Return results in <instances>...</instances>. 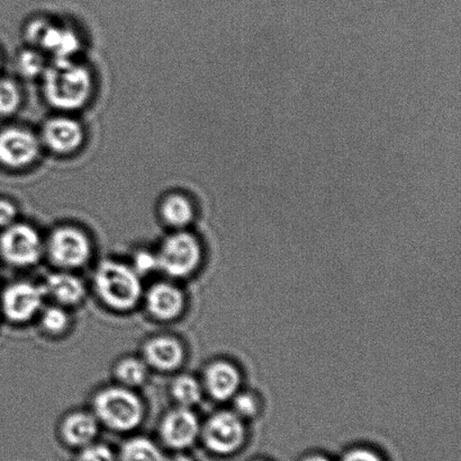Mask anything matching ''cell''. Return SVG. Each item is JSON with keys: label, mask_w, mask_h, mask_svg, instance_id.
I'll return each instance as SVG.
<instances>
[{"label": "cell", "mask_w": 461, "mask_h": 461, "mask_svg": "<svg viewBox=\"0 0 461 461\" xmlns=\"http://www.w3.org/2000/svg\"><path fill=\"white\" fill-rule=\"evenodd\" d=\"M94 291L111 310L128 313L143 300L142 278L130 263L107 259L99 262L93 275Z\"/></svg>", "instance_id": "6da1fadb"}, {"label": "cell", "mask_w": 461, "mask_h": 461, "mask_svg": "<svg viewBox=\"0 0 461 461\" xmlns=\"http://www.w3.org/2000/svg\"><path fill=\"white\" fill-rule=\"evenodd\" d=\"M45 98L59 110H78L88 102L93 90V79L87 68L72 59L59 60L43 72Z\"/></svg>", "instance_id": "7a4b0ae2"}, {"label": "cell", "mask_w": 461, "mask_h": 461, "mask_svg": "<svg viewBox=\"0 0 461 461\" xmlns=\"http://www.w3.org/2000/svg\"><path fill=\"white\" fill-rule=\"evenodd\" d=\"M92 406V412L101 426L114 432H133L146 418L141 397L134 390L117 383L101 388L94 395Z\"/></svg>", "instance_id": "3957f363"}, {"label": "cell", "mask_w": 461, "mask_h": 461, "mask_svg": "<svg viewBox=\"0 0 461 461\" xmlns=\"http://www.w3.org/2000/svg\"><path fill=\"white\" fill-rule=\"evenodd\" d=\"M44 254L58 270L74 272L92 260L93 244L83 230L62 226L54 229L44 242Z\"/></svg>", "instance_id": "277c9868"}, {"label": "cell", "mask_w": 461, "mask_h": 461, "mask_svg": "<svg viewBox=\"0 0 461 461\" xmlns=\"http://www.w3.org/2000/svg\"><path fill=\"white\" fill-rule=\"evenodd\" d=\"M160 272L170 279H185L200 268L202 246L193 234L177 230L162 241L157 252Z\"/></svg>", "instance_id": "5b68a950"}, {"label": "cell", "mask_w": 461, "mask_h": 461, "mask_svg": "<svg viewBox=\"0 0 461 461\" xmlns=\"http://www.w3.org/2000/svg\"><path fill=\"white\" fill-rule=\"evenodd\" d=\"M44 255V241L33 226L14 223L0 234V257L15 268H30Z\"/></svg>", "instance_id": "8992f818"}, {"label": "cell", "mask_w": 461, "mask_h": 461, "mask_svg": "<svg viewBox=\"0 0 461 461\" xmlns=\"http://www.w3.org/2000/svg\"><path fill=\"white\" fill-rule=\"evenodd\" d=\"M42 283L18 280L5 287L0 296V311L14 324H25L38 318L45 306Z\"/></svg>", "instance_id": "52a82bcc"}, {"label": "cell", "mask_w": 461, "mask_h": 461, "mask_svg": "<svg viewBox=\"0 0 461 461\" xmlns=\"http://www.w3.org/2000/svg\"><path fill=\"white\" fill-rule=\"evenodd\" d=\"M201 438L211 453L227 456L241 448L246 430L239 415L220 412L207 420L201 429Z\"/></svg>", "instance_id": "ba28073f"}, {"label": "cell", "mask_w": 461, "mask_h": 461, "mask_svg": "<svg viewBox=\"0 0 461 461\" xmlns=\"http://www.w3.org/2000/svg\"><path fill=\"white\" fill-rule=\"evenodd\" d=\"M201 423L192 409L180 408L168 410L159 424V437L167 448L185 451L192 448L201 437Z\"/></svg>", "instance_id": "9c48e42d"}, {"label": "cell", "mask_w": 461, "mask_h": 461, "mask_svg": "<svg viewBox=\"0 0 461 461\" xmlns=\"http://www.w3.org/2000/svg\"><path fill=\"white\" fill-rule=\"evenodd\" d=\"M26 36L31 43L47 50L59 60L72 59L80 49V40L75 31L47 20L32 22L27 27Z\"/></svg>", "instance_id": "30bf717a"}, {"label": "cell", "mask_w": 461, "mask_h": 461, "mask_svg": "<svg viewBox=\"0 0 461 461\" xmlns=\"http://www.w3.org/2000/svg\"><path fill=\"white\" fill-rule=\"evenodd\" d=\"M39 153V140L30 131L20 128L0 131V164L9 169H23L31 165Z\"/></svg>", "instance_id": "8fae6325"}, {"label": "cell", "mask_w": 461, "mask_h": 461, "mask_svg": "<svg viewBox=\"0 0 461 461\" xmlns=\"http://www.w3.org/2000/svg\"><path fill=\"white\" fill-rule=\"evenodd\" d=\"M142 300L149 315L159 322L179 318L186 305L182 289L169 281L153 283L148 290H144Z\"/></svg>", "instance_id": "7c38bea8"}, {"label": "cell", "mask_w": 461, "mask_h": 461, "mask_svg": "<svg viewBox=\"0 0 461 461\" xmlns=\"http://www.w3.org/2000/svg\"><path fill=\"white\" fill-rule=\"evenodd\" d=\"M185 355V347L178 338L157 336L144 343L141 358L150 369L159 373H173L182 367Z\"/></svg>", "instance_id": "4fadbf2b"}, {"label": "cell", "mask_w": 461, "mask_h": 461, "mask_svg": "<svg viewBox=\"0 0 461 461\" xmlns=\"http://www.w3.org/2000/svg\"><path fill=\"white\" fill-rule=\"evenodd\" d=\"M42 286L45 296L65 309L80 305L87 296V288L83 280L72 271H53L45 278Z\"/></svg>", "instance_id": "5bb4252c"}, {"label": "cell", "mask_w": 461, "mask_h": 461, "mask_svg": "<svg viewBox=\"0 0 461 461\" xmlns=\"http://www.w3.org/2000/svg\"><path fill=\"white\" fill-rule=\"evenodd\" d=\"M42 140L50 151L59 155H68L81 146L84 131L78 122L70 117H54L44 124Z\"/></svg>", "instance_id": "9a60e30c"}, {"label": "cell", "mask_w": 461, "mask_h": 461, "mask_svg": "<svg viewBox=\"0 0 461 461\" xmlns=\"http://www.w3.org/2000/svg\"><path fill=\"white\" fill-rule=\"evenodd\" d=\"M99 429L101 423L92 410H76L63 418L60 436L66 446L80 450L96 442Z\"/></svg>", "instance_id": "2e32d148"}, {"label": "cell", "mask_w": 461, "mask_h": 461, "mask_svg": "<svg viewBox=\"0 0 461 461\" xmlns=\"http://www.w3.org/2000/svg\"><path fill=\"white\" fill-rule=\"evenodd\" d=\"M241 383L238 369L225 361H216L204 373L205 390L216 401H228L237 394Z\"/></svg>", "instance_id": "e0dca14e"}, {"label": "cell", "mask_w": 461, "mask_h": 461, "mask_svg": "<svg viewBox=\"0 0 461 461\" xmlns=\"http://www.w3.org/2000/svg\"><path fill=\"white\" fill-rule=\"evenodd\" d=\"M113 374L117 385L135 391L146 385L150 368L141 356H124L115 364Z\"/></svg>", "instance_id": "ac0fdd59"}, {"label": "cell", "mask_w": 461, "mask_h": 461, "mask_svg": "<svg viewBox=\"0 0 461 461\" xmlns=\"http://www.w3.org/2000/svg\"><path fill=\"white\" fill-rule=\"evenodd\" d=\"M160 214L162 219L170 227L183 230L192 224L194 217H195V210L188 198L180 196V194H173V196L167 197L162 202Z\"/></svg>", "instance_id": "d6986e66"}, {"label": "cell", "mask_w": 461, "mask_h": 461, "mask_svg": "<svg viewBox=\"0 0 461 461\" xmlns=\"http://www.w3.org/2000/svg\"><path fill=\"white\" fill-rule=\"evenodd\" d=\"M119 461H165L164 451L155 441L146 437H132L122 445L119 454Z\"/></svg>", "instance_id": "ffe728a7"}, {"label": "cell", "mask_w": 461, "mask_h": 461, "mask_svg": "<svg viewBox=\"0 0 461 461\" xmlns=\"http://www.w3.org/2000/svg\"><path fill=\"white\" fill-rule=\"evenodd\" d=\"M200 382L191 374H179L171 383L170 395L180 408L193 409L202 400Z\"/></svg>", "instance_id": "44dd1931"}, {"label": "cell", "mask_w": 461, "mask_h": 461, "mask_svg": "<svg viewBox=\"0 0 461 461\" xmlns=\"http://www.w3.org/2000/svg\"><path fill=\"white\" fill-rule=\"evenodd\" d=\"M40 327L50 337H60L70 327L69 311L57 304L44 306L39 315Z\"/></svg>", "instance_id": "7402d4cb"}, {"label": "cell", "mask_w": 461, "mask_h": 461, "mask_svg": "<svg viewBox=\"0 0 461 461\" xmlns=\"http://www.w3.org/2000/svg\"><path fill=\"white\" fill-rule=\"evenodd\" d=\"M21 90L15 81L0 78V115H13L21 106Z\"/></svg>", "instance_id": "603a6c76"}, {"label": "cell", "mask_w": 461, "mask_h": 461, "mask_svg": "<svg viewBox=\"0 0 461 461\" xmlns=\"http://www.w3.org/2000/svg\"><path fill=\"white\" fill-rule=\"evenodd\" d=\"M16 66L18 72L25 78H34V77L43 74L47 68L43 57L34 50H25L18 54Z\"/></svg>", "instance_id": "cb8c5ba5"}, {"label": "cell", "mask_w": 461, "mask_h": 461, "mask_svg": "<svg viewBox=\"0 0 461 461\" xmlns=\"http://www.w3.org/2000/svg\"><path fill=\"white\" fill-rule=\"evenodd\" d=\"M140 277L155 273L159 271L157 253L149 250H139L134 253L132 262L130 263Z\"/></svg>", "instance_id": "d4e9b609"}, {"label": "cell", "mask_w": 461, "mask_h": 461, "mask_svg": "<svg viewBox=\"0 0 461 461\" xmlns=\"http://www.w3.org/2000/svg\"><path fill=\"white\" fill-rule=\"evenodd\" d=\"M76 461H119L114 450L104 444H94L85 447L79 450L78 457Z\"/></svg>", "instance_id": "484cf974"}, {"label": "cell", "mask_w": 461, "mask_h": 461, "mask_svg": "<svg viewBox=\"0 0 461 461\" xmlns=\"http://www.w3.org/2000/svg\"><path fill=\"white\" fill-rule=\"evenodd\" d=\"M235 414L240 418H252L258 412V404L255 397L242 394L234 399Z\"/></svg>", "instance_id": "4316f807"}, {"label": "cell", "mask_w": 461, "mask_h": 461, "mask_svg": "<svg viewBox=\"0 0 461 461\" xmlns=\"http://www.w3.org/2000/svg\"><path fill=\"white\" fill-rule=\"evenodd\" d=\"M16 206L7 198H0V229L3 230L16 223Z\"/></svg>", "instance_id": "83f0119b"}, {"label": "cell", "mask_w": 461, "mask_h": 461, "mask_svg": "<svg viewBox=\"0 0 461 461\" xmlns=\"http://www.w3.org/2000/svg\"><path fill=\"white\" fill-rule=\"evenodd\" d=\"M342 461H383L378 455L367 449H356L348 453Z\"/></svg>", "instance_id": "f1b7e54d"}, {"label": "cell", "mask_w": 461, "mask_h": 461, "mask_svg": "<svg viewBox=\"0 0 461 461\" xmlns=\"http://www.w3.org/2000/svg\"><path fill=\"white\" fill-rule=\"evenodd\" d=\"M165 461H195L191 456L185 454L184 451H175L173 456L170 457H166Z\"/></svg>", "instance_id": "f546056e"}, {"label": "cell", "mask_w": 461, "mask_h": 461, "mask_svg": "<svg viewBox=\"0 0 461 461\" xmlns=\"http://www.w3.org/2000/svg\"><path fill=\"white\" fill-rule=\"evenodd\" d=\"M303 461H330L328 458L322 457V456H311Z\"/></svg>", "instance_id": "4dcf8cb0"}, {"label": "cell", "mask_w": 461, "mask_h": 461, "mask_svg": "<svg viewBox=\"0 0 461 461\" xmlns=\"http://www.w3.org/2000/svg\"><path fill=\"white\" fill-rule=\"evenodd\" d=\"M3 67V61H2V56H0V70H2Z\"/></svg>", "instance_id": "1f68e13d"}, {"label": "cell", "mask_w": 461, "mask_h": 461, "mask_svg": "<svg viewBox=\"0 0 461 461\" xmlns=\"http://www.w3.org/2000/svg\"><path fill=\"white\" fill-rule=\"evenodd\" d=\"M0 280H2V271H0Z\"/></svg>", "instance_id": "d6a6232c"}]
</instances>
